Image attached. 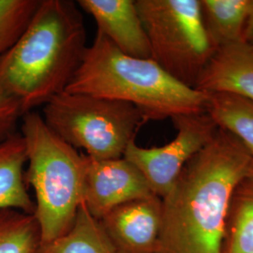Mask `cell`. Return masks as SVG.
<instances>
[{
    "instance_id": "15",
    "label": "cell",
    "mask_w": 253,
    "mask_h": 253,
    "mask_svg": "<svg viewBox=\"0 0 253 253\" xmlns=\"http://www.w3.org/2000/svg\"><path fill=\"white\" fill-rule=\"evenodd\" d=\"M38 253H116L100 221L82 204L73 226L54 241L41 245Z\"/></svg>"
},
{
    "instance_id": "11",
    "label": "cell",
    "mask_w": 253,
    "mask_h": 253,
    "mask_svg": "<svg viewBox=\"0 0 253 253\" xmlns=\"http://www.w3.org/2000/svg\"><path fill=\"white\" fill-rule=\"evenodd\" d=\"M195 89L230 93L253 102V47L244 41L217 49Z\"/></svg>"
},
{
    "instance_id": "7",
    "label": "cell",
    "mask_w": 253,
    "mask_h": 253,
    "mask_svg": "<svg viewBox=\"0 0 253 253\" xmlns=\"http://www.w3.org/2000/svg\"><path fill=\"white\" fill-rule=\"evenodd\" d=\"M171 119L176 135L170 143L145 148L133 140L123 156L141 172L153 194L161 199L169 193L186 163L208 145L218 129L207 112Z\"/></svg>"
},
{
    "instance_id": "1",
    "label": "cell",
    "mask_w": 253,
    "mask_h": 253,
    "mask_svg": "<svg viewBox=\"0 0 253 253\" xmlns=\"http://www.w3.org/2000/svg\"><path fill=\"white\" fill-rule=\"evenodd\" d=\"M253 159L235 136L218 127L162 199L158 253H222L230 200Z\"/></svg>"
},
{
    "instance_id": "12",
    "label": "cell",
    "mask_w": 253,
    "mask_h": 253,
    "mask_svg": "<svg viewBox=\"0 0 253 253\" xmlns=\"http://www.w3.org/2000/svg\"><path fill=\"white\" fill-rule=\"evenodd\" d=\"M27 163L26 143L20 132L0 143V209L34 214L35 202L27 192L24 172Z\"/></svg>"
},
{
    "instance_id": "13",
    "label": "cell",
    "mask_w": 253,
    "mask_h": 253,
    "mask_svg": "<svg viewBox=\"0 0 253 253\" xmlns=\"http://www.w3.org/2000/svg\"><path fill=\"white\" fill-rule=\"evenodd\" d=\"M222 253H253V159L230 200Z\"/></svg>"
},
{
    "instance_id": "9",
    "label": "cell",
    "mask_w": 253,
    "mask_h": 253,
    "mask_svg": "<svg viewBox=\"0 0 253 253\" xmlns=\"http://www.w3.org/2000/svg\"><path fill=\"white\" fill-rule=\"evenodd\" d=\"M116 253H158L162 199L156 195L113 208L99 219Z\"/></svg>"
},
{
    "instance_id": "2",
    "label": "cell",
    "mask_w": 253,
    "mask_h": 253,
    "mask_svg": "<svg viewBox=\"0 0 253 253\" xmlns=\"http://www.w3.org/2000/svg\"><path fill=\"white\" fill-rule=\"evenodd\" d=\"M81 11L71 0H41L16 42L0 61V90L23 113L66 90L86 52Z\"/></svg>"
},
{
    "instance_id": "18",
    "label": "cell",
    "mask_w": 253,
    "mask_h": 253,
    "mask_svg": "<svg viewBox=\"0 0 253 253\" xmlns=\"http://www.w3.org/2000/svg\"><path fill=\"white\" fill-rule=\"evenodd\" d=\"M41 0H0V61L16 42Z\"/></svg>"
},
{
    "instance_id": "17",
    "label": "cell",
    "mask_w": 253,
    "mask_h": 253,
    "mask_svg": "<svg viewBox=\"0 0 253 253\" xmlns=\"http://www.w3.org/2000/svg\"><path fill=\"white\" fill-rule=\"evenodd\" d=\"M41 231L34 214L0 209V253H38Z\"/></svg>"
},
{
    "instance_id": "4",
    "label": "cell",
    "mask_w": 253,
    "mask_h": 253,
    "mask_svg": "<svg viewBox=\"0 0 253 253\" xmlns=\"http://www.w3.org/2000/svg\"><path fill=\"white\" fill-rule=\"evenodd\" d=\"M20 127L27 147L25 178L35 191L41 245L47 244L71 229L83 204L84 155L55 135L37 112L24 114Z\"/></svg>"
},
{
    "instance_id": "20",
    "label": "cell",
    "mask_w": 253,
    "mask_h": 253,
    "mask_svg": "<svg viewBox=\"0 0 253 253\" xmlns=\"http://www.w3.org/2000/svg\"><path fill=\"white\" fill-rule=\"evenodd\" d=\"M243 41L253 47V5L246 23Z\"/></svg>"
},
{
    "instance_id": "16",
    "label": "cell",
    "mask_w": 253,
    "mask_h": 253,
    "mask_svg": "<svg viewBox=\"0 0 253 253\" xmlns=\"http://www.w3.org/2000/svg\"><path fill=\"white\" fill-rule=\"evenodd\" d=\"M206 94L208 116L235 136L253 157V102L230 93Z\"/></svg>"
},
{
    "instance_id": "10",
    "label": "cell",
    "mask_w": 253,
    "mask_h": 253,
    "mask_svg": "<svg viewBox=\"0 0 253 253\" xmlns=\"http://www.w3.org/2000/svg\"><path fill=\"white\" fill-rule=\"evenodd\" d=\"M77 5L96 21L98 32L123 54L151 59L150 44L135 0H78Z\"/></svg>"
},
{
    "instance_id": "6",
    "label": "cell",
    "mask_w": 253,
    "mask_h": 253,
    "mask_svg": "<svg viewBox=\"0 0 253 253\" xmlns=\"http://www.w3.org/2000/svg\"><path fill=\"white\" fill-rule=\"evenodd\" d=\"M151 59L172 78L195 88L216 49L204 27L200 0H135Z\"/></svg>"
},
{
    "instance_id": "14",
    "label": "cell",
    "mask_w": 253,
    "mask_h": 253,
    "mask_svg": "<svg viewBox=\"0 0 253 253\" xmlns=\"http://www.w3.org/2000/svg\"><path fill=\"white\" fill-rule=\"evenodd\" d=\"M204 27L217 50L243 41L253 0H200Z\"/></svg>"
},
{
    "instance_id": "5",
    "label": "cell",
    "mask_w": 253,
    "mask_h": 253,
    "mask_svg": "<svg viewBox=\"0 0 253 253\" xmlns=\"http://www.w3.org/2000/svg\"><path fill=\"white\" fill-rule=\"evenodd\" d=\"M42 117L66 144L97 160L123 158L137 130L146 122L127 102L67 91L46 103Z\"/></svg>"
},
{
    "instance_id": "3",
    "label": "cell",
    "mask_w": 253,
    "mask_h": 253,
    "mask_svg": "<svg viewBox=\"0 0 253 253\" xmlns=\"http://www.w3.org/2000/svg\"><path fill=\"white\" fill-rule=\"evenodd\" d=\"M67 92L120 100L145 121L206 112L208 95L176 81L152 59L128 56L97 31Z\"/></svg>"
},
{
    "instance_id": "8",
    "label": "cell",
    "mask_w": 253,
    "mask_h": 253,
    "mask_svg": "<svg viewBox=\"0 0 253 253\" xmlns=\"http://www.w3.org/2000/svg\"><path fill=\"white\" fill-rule=\"evenodd\" d=\"M152 195L144 175L125 158L97 160L84 155L83 204L98 220L116 207Z\"/></svg>"
},
{
    "instance_id": "19",
    "label": "cell",
    "mask_w": 253,
    "mask_h": 253,
    "mask_svg": "<svg viewBox=\"0 0 253 253\" xmlns=\"http://www.w3.org/2000/svg\"><path fill=\"white\" fill-rule=\"evenodd\" d=\"M23 115L18 100L0 90V143L17 132Z\"/></svg>"
}]
</instances>
